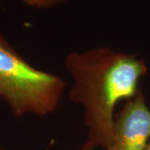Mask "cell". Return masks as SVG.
<instances>
[{
	"label": "cell",
	"mask_w": 150,
	"mask_h": 150,
	"mask_svg": "<svg viewBox=\"0 0 150 150\" xmlns=\"http://www.w3.org/2000/svg\"><path fill=\"white\" fill-rule=\"evenodd\" d=\"M64 64L74 79L70 100L83 108L87 144L108 150L112 144L115 107L120 100L136 96L147 65L143 59L109 47L74 52L66 57Z\"/></svg>",
	"instance_id": "cell-1"
},
{
	"label": "cell",
	"mask_w": 150,
	"mask_h": 150,
	"mask_svg": "<svg viewBox=\"0 0 150 150\" xmlns=\"http://www.w3.org/2000/svg\"><path fill=\"white\" fill-rule=\"evenodd\" d=\"M65 88L60 76L32 66L0 33V98L13 116L44 117L53 113Z\"/></svg>",
	"instance_id": "cell-2"
},
{
	"label": "cell",
	"mask_w": 150,
	"mask_h": 150,
	"mask_svg": "<svg viewBox=\"0 0 150 150\" xmlns=\"http://www.w3.org/2000/svg\"><path fill=\"white\" fill-rule=\"evenodd\" d=\"M149 139L150 109L139 91L115 115L112 144L108 150H146Z\"/></svg>",
	"instance_id": "cell-3"
},
{
	"label": "cell",
	"mask_w": 150,
	"mask_h": 150,
	"mask_svg": "<svg viewBox=\"0 0 150 150\" xmlns=\"http://www.w3.org/2000/svg\"><path fill=\"white\" fill-rule=\"evenodd\" d=\"M26 5L37 8H48L59 4L65 0H22Z\"/></svg>",
	"instance_id": "cell-4"
},
{
	"label": "cell",
	"mask_w": 150,
	"mask_h": 150,
	"mask_svg": "<svg viewBox=\"0 0 150 150\" xmlns=\"http://www.w3.org/2000/svg\"><path fill=\"white\" fill-rule=\"evenodd\" d=\"M0 150H8L5 149V148H2V147H0ZM80 150H94V148H93L92 146L88 144H87L86 143L85 144L83 145L82 148L80 149Z\"/></svg>",
	"instance_id": "cell-5"
},
{
	"label": "cell",
	"mask_w": 150,
	"mask_h": 150,
	"mask_svg": "<svg viewBox=\"0 0 150 150\" xmlns=\"http://www.w3.org/2000/svg\"><path fill=\"white\" fill-rule=\"evenodd\" d=\"M146 150H150V142L149 144V145H148V148H147V149Z\"/></svg>",
	"instance_id": "cell-6"
}]
</instances>
